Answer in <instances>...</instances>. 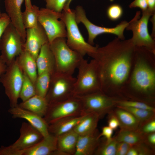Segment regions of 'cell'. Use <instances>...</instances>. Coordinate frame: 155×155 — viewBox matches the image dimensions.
<instances>
[{
  "label": "cell",
  "instance_id": "obj_25",
  "mask_svg": "<svg viewBox=\"0 0 155 155\" xmlns=\"http://www.w3.org/2000/svg\"><path fill=\"white\" fill-rule=\"evenodd\" d=\"M100 117L95 113L86 114L73 129L79 135L91 133L96 129Z\"/></svg>",
  "mask_w": 155,
  "mask_h": 155
},
{
  "label": "cell",
  "instance_id": "obj_9",
  "mask_svg": "<svg viewBox=\"0 0 155 155\" xmlns=\"http://www.w3.org/2000/svg\"><path fill=\"white\" fill-rule=\"evenodd\" d=\"M76 80L72 75L55 71L45 97L48 103L62 101L73 96Z\"/></svg>",
  "mask_w": 155,
  "mask_h": 155
},
{
  "label": "cell",
  "instance_id": "obj_24",
  "mask_svg": "<svg viewBox=\"0 0 155 155\" xmlns=\"http://www.w3.org/2000/svg\"><path fill=\"white\" fill-rule=\"evenodd\" d=\"M49 105L45 97L36 94L22 101L17 106L43 117L46 113Z\"/></svg>",
  "mask_w": 155,
  "mask_h": 155
},
{
  "label": "cell",
  "instance_id": "obj_12",
  "mask_svg": "<svg viewBox=\"0 0 155 155\" xmlns=\"http://www.w3.org/2000/svg\"><path fill=\"white\" fill-rule=\"evenodd\" d=\"M84 115L81 101L78 97L73 96L64 100L49 104L43 118L48 125L64 117Z\"/></svg>",
  "mask_w": 155,
  "mask_h": 155
},
{
  "label": "cell",
  "instance_id": "obj_17",
  "mask_svg": "<svg viewBox=\"0 0 155 155\" xmlns=\"http://www.w3.org/2000/svg\"><path fill=\"white\" fill-rule=\"evenodd\" d=\"M24 0H5L6 13L11 22L16 28L25 41L26 29L24 26L22 18V5Z\"/></svg>",
  "mask_w": 155,
  "mask_h": 155
},
{
  "label": "cell",
  "instance_id": "obj_8",
  "mask_svg": "<svg viewBox=\"0 0 155 155\" xmlns=\"http://www.w3.org/2000/svg\"><path fill=\"white\" fill-rule=\"evenodd\" d=\"M25 41L10 22L0 39V55L7 65L11 63L24 49Z\"/></svg>",
  "mask_w": 155,
  "mask_h": 155
},
{
  "label": "cell",
  "instance_id": "obj_31",
  "mask_svg": "<svg viewBox=\"0 0 155 155\" xmlns=\"http://www.w3.org/2000/svg\"><path fill=\"white\" fill-rule=\"evenodd\" d=\"M23 73V82L20 95V98L22 102L36 94L34 84L28 76Z\"/></svg>",
  "mask_w": 155,
  "mask_h": 155
},
{
  "label": "cell",
  "instance_id": "obj_5",
  "mask_svg": "<svg viewBox=\"0 0 155 155\" xmlns=\"http://www.w3.org/2000/svg\"><path fill=\"white\" fill-rule=\"evenodd\" d=\"M61 14L66 26V41L68 46L83 57L95 52L98 46H94L85 40L76 22L74 10L63 9Z\"/></svg>",
  "mask_w": 155,
  "mask_h": 155
},
{
  "label": "cell",
  "instance_id": "obj_46",
  "mask_svg": "<svg viewBox=\"0 0 155 155\" xmlns=\"http://www.w3.org/2000/svg\"><path fill=\"white\" fill-rule=\"evenodd\" d=\"M155 14L152 16V18H151V21L153 24V29L152 35H151L152 38L155 39Z\"/></svg>",
  "mask_w": 155,
  "mask_h": 155
},
{
  "label": "cell",
  "instance_id": "obj_44",
  "mask_svg": "<svg viewBox=\"0 0 155 155\" xmlns=\"http://www.w3.org/2000/svg\"><path fill=\"white\" fill-rule=\"evenodd\" d=\"M148 9L153 13H155V0H147Z\"/></svg>",
  "mask_w": 155,
  "mask_h": 155
},
{
  "label": "cell",
  "instance_id": "obj_43",
  "mask_svg": "<svg viewBox=\"0 0 155 155\" xmlns=\"http://www.w3.org/2000/svg\"><path fill=\"white\" fill-rule=\"evenodd\" d=\"M7 65L2 59L0 55V79L2 75L5 72Z\"/></svg>",
  "mask_w": 155,
  "mask_h": 155
},
{
  "label": "cell",
  "instance_id": "obj_30",
  "mask_svg": "<svg viewBox=\"0 0 155 155\" xmlns=\"http://www.w3.org/2000/svg\"><path fill=\"white\" fill-rule=\"evenodd\" d=\"M117 107L131 113L140 121L141 124V126L154 118L155 111L128 107L119 106H117Z\"/></svg>",
  "mask_w": 155,
  "mask_h": 155
},
{
  "label": "cell",
  "instance_id": "obj_35",
  "mask_svg": "<svg viewBox=\"0 0 155 155\" xmlns=\"http://www.w3.org/2000/svg\"><path fill=\"white\" fill-rule=\"evenodd\" d=\"M46 8L57 12L61 13L67 0H44Z\"/></svg>",
  "mask_w": 155,
  "mask_h": 155
},
{
  "label": "cell",
  "instance_id": "obj_32",
  "mask_svg": "<svg viewBox=\"0 0 155 155\" xmlns=\"http://www.w3.org/2000/svg\"><path fill=\"white\" fill-rule=\"evenodd\" d=\"M117 142L115 137L110 140H106L101 143L100 142L94 154L98 155H116Z\"/></svg>",
  "mask_w": 155,
  "mask_h": 155
},
{
  "label": "cell",
  "instance_id": "obj_27",
  "mask_svg": "<svg viewBox=\"0 0 155 155\" xmlns=\"http://www.w3.org/2000/svg\"><path fill=\"white\" fill-rule=\"evenodd\" d=\"M145 136L146 135L138 129L132 130L121 129L115 138L118 142H125L132 146L144 142Z\"/></svg>",
  "mask_w": 155,
  "mask_h": 155
},
{
  "label": "cell",
  "instance_id": "obj_4",
  "mask_svg": "<svg viewBox=\"0 0 155 155\" xmlns=\"http://www.w3.org/2000/svg\"><path fill=\"white\" fill-rule=\"evenodd\" d=\"M50 44L55 58V71L72 75L84 57L68 46L65 38H57Z\"/></svg>",
  "mask_w": 155,
  "mask_h": 155
},
{
  "label": "cell",
  "instance_id": "obj_48",
  "mask_svg": "<svg viewBox=\"0 0 155 155\" xmlns=\"http://www.w3.org/2000/svg\"><path fill=\"white\" fill-rule=\"evenodd\" d=\"M72 0H67L64 7L63 9H68L69 8V6L70 3Z\"/></svg>",
  "mask_w": 155,
  "mask_h": 155
},
{
  "label": "cell",
  "instance_id": "obj_11",
  "mask_svg": "<svg viewBox=\"0 0 155 155\" xmlns=\"http://www.w3.org/2000/svg\"><path fill=\"white\" fill-rule=\"evenodd\" d=\"M20 136L12 144L1 146L0 155H21L22 151L38 143L43 138L42 134L28 123L24 122L20 129Z\"/></svg>",
  "mask_w": 155,
  "mask_h": 155
},
{
  "label": "cell",
  "instance_id": "obj_29",
  "mask_svg": "<svg viewBox=\"0 0 155 155\" xmlns=\"http://www.w3.org/2000/svg\"><path fill=\"white\" fill-rule=\"evenodd\" d=\"M39 10L38 6L32 5L30 9H25V11L22 12V20L26 29L34 28L37 25Z\"/></svg>",
  "mask_w": 155,
  "mask_h": 155
},
{
  "label": "cell",
  "instance_id": "obj_3",
  "mask_svg": "<svg viewBox=\"0 0 155 155\" xmlns=\"http://www.w3.org/2000/svg\"><path fill=\"white\" fill-rule=\"evenodd\" d=\"M77 68L78 71L74 85V96L101 91L98 67L94 59L88 62L83 58Z\"/></svg>",
  "mask_w": 155,
  "mask_h": 155
},
{
  "label": "cell",
  "instance_id": "obj_28",
  "mask_svg": "<svg viewBox=\"0 0 155 155\" xmlns=\"http://www.w3.org/2000/svg\"><path fill=\"white\" fill-rule=\"evenodd\" d=\"M55 71H45L38 75L34 84L36 94L45 97L53 75Z\"/></svg>",
  "mask_w": 155,
  "mask_h": 155
},
{
  "label": "cell",
  "instance_id": "obj_21",
  "mask_svg": "<svg viewBox=\"0 0 155 155\" xmlns=\"http://www.w3.org/2000/svg\"><path fill=\"white\" fill-rule=\"evenodd\" d=\"M38 75L45 71H55V62L49 42L41 47L36 59Z\"/></svg>",
  "mask_w": 155,
  "mask_h": 155
},
{
  "label": "cell",
  "instance_id": "obj_37",
  "mask_svg": "<svg viewBox=\"0 0 155 155\" xmlns=\"http://www.w3.org/2000/svg\"><path fill=\"white\" fill-rule=\"evenodd\" d=\"M131 146L125 142H118L116 146V155H126Z\"/></svg>",
  "mask_w": 155,
  "mask_h": 155
},
{
  "label": "cell",
  "instance_id": "obj_36",
  "mask_svg": "<svg viewBox=\"0 0 155 155\" xmlns=\"http://www.w3.org/2000/svg\"><path fill=\"white\" fill-rule=\"evenodd\" d=\"M138 130L144 134L155 132V121L153 119L142 125Z\"/></svg>",
  "mask_w": 155,
  "mask_h": 155
},
{
  "label": "cell",
  "instance_id": "obj_26",
  "mask_svg": "<svg viewBox=\"0 0 155 155\" xmlns=\"http://www.w3.org/2000/svg\"><path fill=\"white\" fill-rule=\"evenodd\" d=\"M114 115L119 121L121 129L135 130L141 126L140 121L131 113L124 109L117 107Z\"/></svg>",
  "mask_w": 155,
  "mask_h": 155
},
{
  "label": "cell",
  "instance_id": "obj_39",
  "mask_svg": "<svg viewBox=\"0 0 155 155\" xmlns=\"http://www.w3.org/2000/svg\"><path fill=\"white\" fill-rule=\"evenodd\" d=\"M130 8L138 7L142 11H144L148 9L147 0H134L129 5Z\"/></svg>",
  "mask_w": 155,
  "mask_h": 155
},
{
  "label": "cell",
  "instance_id": "obj_7",
  "mask_svg": "<svg viewBox=\"0 0 155 155\" xmlns=\"http://www.w3.org/2000/svg\"><path fill=\"white\" fill-rule=\"evenodd\" d=\"M23 79V72L16 59L7 65L5 71L0 79L9 100L11 107L18 104Z\"/></svg>",
  "mask_w": 155,
  "mask_h": 155
},
{
  "label": "cell",
  "instance_id": "obj_13",
  "mask_svg": "<svg viewBox=\"0 0 155 155\" xmlns=\"http://www.w3.org/2000/svg\"><path fill=\"white\" fill-rule=\"evenodd\" d=\"M38 21L44 29L50 44L57 38H66V27L61 12L41 8L39 10Z\"/></svg>",
  "mask_w": 155,
  "mask_h": 155
},
{
  "label": "cell",
  "instance_id": "obj_1",
  "mask_svg": "<svg viewBox=\"0 0 155 155\" xmlns=\"http://www.w3.org/2000/svg\"><path fill=\"white\" fill-rule=\"evenodd\" d=\"M135 49L130 39L117 37L88 55L96 62L104 93L124 92L132 71Z\"/></svg>",
  "mask_w": 155,
  "mask_h": 155
},
{
  "label": "cell",
  "instance_id": "obj_47",
  "mask_svg": "<svg viewBox=\"0 0 155 155\" xmlns=\"http://www.w3.org/2000/svg\"><path fill=\"white\" fill-rule=\"evenodd\" d=\"M26 9H30L32 6L31 0H24Z\"/></svg>",
  "mask_w": 155,
  "mask_h": 155
},
{
  "label": "cell",
  "instance_id": "obj_22",
  "mask_svg": "<svg viewBox=\"0 0 155 155\" xmlns=\"http://www.w3.org/2000/svg\"><path fill=\"white\" fill-rule=\"evenodd\" d=\"M85 115L68 116L58 120L48 125L49 132L57 136L69 131L73 129Z\"/></svg>",
  "mask_w": 155,
  "mask_h": 155
},
{
  "label": "cell",
  "instance_id": "obj_2",
  "mask_svg": "<svg viewBox=\"0 0 155 155\" xmlns=\"http://www.w3.org/2000/svg\"><path fill=\"white\" fill-rule=\"evenodd\" d=\"M128 89L151 96L155 90V53L136 47L132 71L124 91Z\"/></svg>",
  "mask_w": 155,
  "mask_h": 155
},
{
  "label": "cell",
  "instance_id": "obj_23",
  "mask_svg": "<svg viewBox=\"0 0 155 155\" xmlns=\"http://www.w3.org/2000/svg\"><path fill=\"white\" fill-rule=\"evenodd\" d=\"M16 59L23 73L28 76L34 85L38 75L36 60L24 49Z\"/></svg>",
  "mask_w": 155,
  "mask_h": 155
},
{
  "label": "cell",
  "instance_id": "obj_34",
  "mask_svg": "<svg viewBox=\"0 0 155 155\" xmlns=\"http://www.w3.org/2000/svg\"><path fill=\"white\" fill-rule=\"evenodd\" d=\"M123 10L122 7L117 4H113L108 8L106 13L108 17L111 20L116 21L122 16Z\"/></svg>",
  "mask_w": 155,
  "mask_h": 155
},
{
  "label": "cell",
  "instance_id": "obj_18",
  "mask_svg": "<svg viewBox=\"0 0 155 155\" xmlns=\"http://www.w3.org/2000/svg\"><path fill=\"white\" fill-rule=\"evenodd\" d=\"M57 149V136L49 133L36 144L22 151L21 155H53Z\"/></svg>",
  "mask_w": 155,
  "mask_h": 155
},
{
  "label": "cell",
  "instance_id": "obj_10",
  "mask_svg": "<svg viewBox=\"0 0 155 155\" xmlns=\"http://www.w3.org/2000/svg\"><path fill=\"white\" fill-rule=\"evenodd\" d=\"M74 10L77 24L82 23L87 30L88 42L90 44L93 45L96 37L100 34H113L117 36V37L121 40H125L124 31L129 23L127 21H122L113 28L102 27L96 25L89 21L87 18L85 11L82 6H77Z\"/></svg>",
  "mask_w": 155,
  "mask_h": 155
},
{
  "label": "cell",
  "instance_id": "obj_33",
  "mask_svg": "<svg viewBox=\"0 0 155 155\" xmlns=\"http://www.w3.org/2000/svg\"><path fill=\"white\" fill-rule=\"evenodd\" d=\"M116 103L117 106L130 107L155 111L154 108L142 102L122 100H117Z\"/></svg>",
  "mask_w": 155,
  "mask_h": 155
},
{
  "label": "cell",
  "instance_id": "obj_41",
  "mask_svg": "<svg viewBox=\"0 0 155 155\" xmlns=\"http://www.w3.org/2000/svg\"><path fill=\"white\" fill-rule=\"evenodd\" d=\"M108 124V126L113 130L116 129L119 126V121L114 114L109 118Z\"/></svg>",
  "mask_w": 155,
  "mask_h": 155
},
{
  "label": "cell",
  "instance_id": "obj_38",
  "mask_svg": "<svg viewBox=\"0 0 155 155\" xmlns=\"http://www.w3.org/2000/svg\"><path fill=\"white\" fill-rule=\"evenodd\" d=\"M11 22L10 19L6 13H2L0 18V39L5 30Z\"/></svg>",
  "mask_w": 155,
  "mask_h": 155
},
{
  "label": "cell",
  "instance_id": "obj_42",
  "mask_svg": "<svg viewBox=\"0 0 155 155\" xmlns=\"http://www.w3.org/2000/svg\"><path fill=\"white\" fill-rule=\"evenodd\" d=\"M144 142L147 143L150 145L154 146L155 145V133L153 132L146 134Z\"/></svg>",
  "mask_w": 155,
  "mask_h": 155
},
{
  "label": "cell",
  "instance_id": "obj_49",
  "mask_svg": "<svg viewBox=\"0 0 155 155\" xmlns=\"http://www.w3.org/2000/svg\"><path fill=\"white\" fill-rule=\"evenodd\" d=\"M2 14V13H1V12L0 10V18Z\"/></svg>",
  "mask_w": 155,
  "mask_h": 155
},
{
  "label": "cell",
  "instance_id": "obj_19",
  "mask_svg": "<svg viewBox=\"0 0 155 155\" xmlns=\"http://www.w3.org/2000/svg\"><path fill=\"white\" fill-rule=\"evenodd\" d=\"M96 129L84 135H79L74 155H91L94 154L100 142Z\"/></svg>",
  "mask_w": 155,
  "mask_h": 155
},
{
  "label": "cell",
  "instance_id": "obj_16",
  "mask_svg": "<svg viewBox=\"0 0 155 155\" xmlns=\"http://www.w3.org/2000/svg\"><path fill=\"white\" fill-rule=\"evenodd\" d=\"M8 112L14 118H21L26 120L30 125L38 130L45 137L49 134L48 125L43 117L18 106L11 107Z\"/></svg>",
  "mask_w": 155,
  "mask_h": 155
},
{
  "label": "cell",
  "instance_id": "obj_20",
  "mask_svg": "<svg viewBox=\"0 0 155 155\" xmlns=\"http://www.w3.org/2000/svg\"><path fill=\"white\" fill-rule=\"evenodd\" d=\"M79 135L72 129L57 136V149L53 155H74Z\"/></svg>",
  "mask_w": 155,
  "mask_h": 155
},
{
  "label": "cell",
  "instance_id": "obj_15",
  "mask_svg": "<svg viewBox=\"0 0 155 155\" xmlns=\"http://www.w3.org/2000/svg\"><path fill=\"white\" fill-rule=\"evenodd\" d=\"M49 42L47 35L39 23L35 27L26 29L24 49L36 60L42 47Z\"/></svg>",
  "mask_w": 155,
  "mask_h": 155
},
{
  "label": "cell",
  "instance_id": "obj_40",
  "mask_svg": "<svg viewBox=\"0 0 155 155\" xmlns=\"http://www.w3.org/2000/svg\"><path fill=\"white\" fill-rule=\"evenodd\" d=\"M113 130L108 126L104 127L102 129L101 133L99 134V137L100 138L101 136H104L106 140H110L112 138Z\"/></svg>",
  "mask_w": 155,
  "mask_h": 155
},
{
  "label": "cell",
  "instance_id": "obj_14",
  "mask_svg": "<svg viewBox=\"0 0 155 155\" xmlns=\"http://www.w3.org/2000/svg\"><path fill=\"white\" fill-rule=\"evenodd\" d=\"M76 97L79 98L81 101L84 114L95 113L98 114L100 117L110 108L116 105V101L117 100L101 91Z\"/></svg>",
  "mask_w": 155,
  "mask_h": 155
},
{
  "label": "cell",
  "instance_id": "obj_6",
  "mask_svg": "<svg viewBox=\"0 0 155 155\" xmlns=\"http://www.w3.org/2000/svg\"><path fill=\"white\" fill-rule=\"evenodd\" d=\"M136 12L133 18L129 22L126 29L131 30L133 34L130 39L136 47H144L155 53V39L149 33L148 23L150 17L155 14L147 10Z\"/></svg>",
  "mask_w": 155,
  "mask_h": 155
},
{
  "label": "cell",
  "instance_id": "obj_45",
  "mask_svg": "<svg viewBox=\"0 0 155 155\" xmlns=\"http://www.w3.org/2000/svg\"><path fill=\"white\" fill-rule=\"evenodd\" d=\"M126 155H138L137 150L135 146H131L128 151Z\"/></svg>",
  "mask_w": 155,
  "mask_h": 155
}]
</instances>
